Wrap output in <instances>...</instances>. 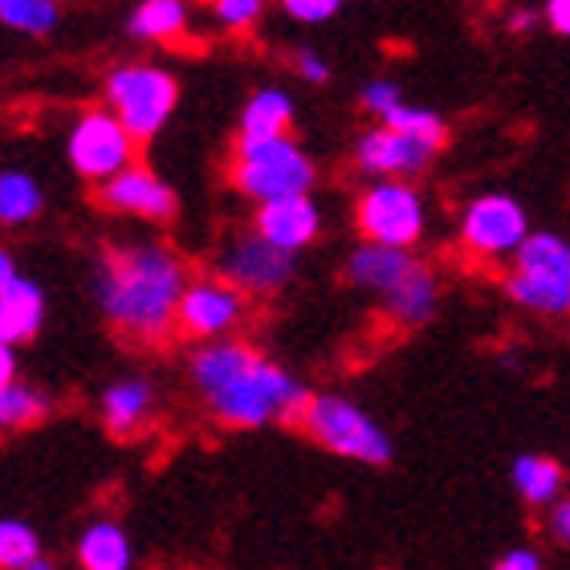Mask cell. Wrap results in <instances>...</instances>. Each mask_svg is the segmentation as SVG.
I'll return each mask as SVG.
<instances>
[{"label":"cell","instance_id":"cell-1","mask_svg":"<svg viewBox=\"0 0 570 570\" xmlns=\"http://www.w3.org/2000/svg\"><path fill=\"white\" fill-rule=\"evenodd\" d=\"M188 383L200 395L204 412L228 432L297 424L309 400V387L297 375L233 334L208 338L191 351Z\"/></svg>","mask_w":570,"mask_h":570},{"label":"cell","instance_id":"cell-2","mask_svg":"<svg viewBox=\"0 0 570 570\" xmlns=\"http://www.w3.org/2000/svg\"><path fill=\"white\" fill-rule=\"evenodd\" d=\"M188 262L164 240H122L98 253L90 297L110 331L127 343H164L176 331L179 297L188 289Z\"/></svg>","mask_w":570,"mask_h":570},{"label":"cell","instance_id":"cell-3","mask_svg":"<svg viewBox=\"0 0 570 570\" xmlns=\"http://www.w3.org/2000/svg\"><path fill=\"white\" fill-rule=\"evenodd\" d=\"M346 282L375 297L383 318L395 322L400 331H416V326L436 318L440 282L432 274V265L420 262L412 249L363 240L346 257Z\"/></svg>","mask_w":570,"mask_h":570},{"label":"cell","instance_id":"cell-4","mask_svg":"<svg viewBox=\"0 0 570 570\" xmlns=\"http://www.w3.org/2000/svg\"><path fill=\"white\" fill-rule=\"evenodd\" d=\"M228 184L253 204L282 200V196H302L318 184V164L314 155L294 139H237L233 159H228Z\"/></svg>","mask_w":570,"mask_h":570},{"label":"cell","instance_id":"cell-5","mask_svg":"<svg viewBox=\"0 0 570 570\" xmlns=\"http://www.w3.org/2000/svg\"><path fill=\"white\" fill-rule=\"evenodd\" d=\"M297 428L306 432L314 444H322L326 452L343 456V461L371 464V469H383L392 464L395 444L387 436V428L371 416L367 407H358L355 400H346L338 392H309Z\"/></svg>","mask_w":570,"mask_h":570},{"label":"cell","instance_id":"cell-6","mask_svg":"<svg viewBox=\"0 0 570 570\" xmlns=\"http://www.w3.org/2000/svg\"><path fill=\"white\" fill-rule=\"evenodd\" d=\"M505 294L513 306L567 318L570 314V240L559 233H530L505 269Z\"/></svg>","mask_w":570,"mask_h":570},{"label":"cell","instance_id":"cell-7","mask_svg":"<svg viewBox=\"0 0 570 570\" xmlns=\"http://www.w3.org/2000/svg\"><path fill=\"white\" fill-rule=\"evenodd\" d=\"M102 102H107L127 131L142 142L159 139L167 131V122L179 107V78L155 61H127L115 66L102 82Z\"/></svg>","mask_w":570,"mask_h":570},{"label":"cell","instance_id":"cell-8","mask_svg":"<svg viewBox=\"0 0 570 570\" xmlns=\"http://www.w3.org/2000/svg\"><path fill=\"white\" fill-rule=\"evenodd\" d=\"M355 228L363 240L416 249L428 233V204L412 179L380 176L358 191L355 200Z\"/></svg>","mask_w":570,"mask_h":570},{"label":"cell","instance_id":"cell-9","mask_svg":"<svg viewBox=\"0 0 570 570\" xmlns=\"http://www.w3.org/2000/svg\"><path fill=\"white\" fill-rule=\"evenodd\" d=\"M139 139L127 131V122L102 102V107H86L66 131V159L70 171L86 184H107L115 171L135 164Z\"/></svg>","mask_w":570,"mask_h":570},{"label":"cell","instance_id":"cell-10","mask_svg":"<svg viewBox=\"0 0 570 570\" xmlns=\"http://www.w3.org/2000/svg\"><path fill=\"white\" fill-rule=\"evenodd\" d=\"M216 274L245 289L249 297H274L297 274V253L282 249L269 237H262L257 228L228 237L216 253Z\"/></svg>","mask_w":570,"mask_h":570},{"label":"cell","instance_id":"cell-11","mask_svg":"<svg viewBox=\"0 0 570 570\" xmlns=\"http://www.w3.org/2000/svg\"><path fill=\"white\" fill-rule=\"evenodd\" d=\"M461 249L473 262H510L518 245L530 237V216L505 191H485L461 213Z\"/></svg>","mask_w":570,"mask_h":570},{"label":"cell","instance_id":"cell-12","mask_svg":"<svg viewBox=\"0 0 570 570\" xmlns=\"http://www.w3.org/2000/svg\"><path fill=\"white\" fill-rule=\"evenodd\" d=\"M249 314V294L237 289L228 277H191L176 309V331L184 338L208 343V338H225L245 322Z\"/></svg>","mask_w":570,"mask_h":570},{"label":"cell","instance_id":"cell-13","mask_svg":"<svg viewBox=\"0 0 570 570\" xmlns=\"http://www.w3.org/2000/svg\"><path fill=\"white\" fill-rule=\"evenodd\" d=\"M98 204L119 216L151 220V225H167V220H176V213H179L176 188H171L155 167L139 164V159L127 164L122 171H115L107 184H98Z\"/></svg>","mask_w":570,"mask_h":570},{"label":"cell","instance_id":"cell-14","mask_svg":"<svg viewBox=\"0 0 570 570\" xmlns=\"http://www.w3.org/2000/svg\"><path fill=\"white\" fill-rule=\"evenodd\" d=\"M436 155H440V142H428L407 131H395V127H387V122H375V127L358 135L355 147H351L355 167L371 179H380V176L416 179L420 171L432 167Z\"/></svg>","mask_w":570,"mask_h":570},{"label":"cell","instance_id":"cell-15","mask_svg":"<svg viewBox=\"0 0 570 570\" xmlns=\"http://www.w3.org/2000/svg\"><path fill=\"white\" fill-rule=\"evenodd\" d=\"M253 228L269 237L274 245L289 253L309 249L322 233V208L314 200V191H302V196H282V200H265L253 204Z\"/></svg>","mask_w":570,"mask_h":570},{"label":"cell","instance_id":"cell-16","mask_svg":"<svg viewBox=\"0 0 570 570\" xmlns=\"http://www.w3.org/2000/svg\"><path fill=\"white\" fill-rule=\"evenodd\" d=\"M155 407H159V392L147 375H122L102 392L98 400V412H102V424L115 440L139 436L142 428L155 420Z\"/></svg>","mask_w":570,"mask_h":570},{"label":"cell","instance_id":"cell-17","mask_svg":"<svg viewBox=\"0 0 570 570\" xmlns=\"http://www.w3.org/2000/svg\"><path fill=\"white\" fill-rule=\"evenodd\" d=\"M46 326V289L33 277H17L0 289V343H33Z\"/></svg>","mask_w":570,"mask_h":570},{"label":"cell","instance_id":"cell-18","mask_svg":"<svg viewBox=\"0 0 570 570\" xmlns=\"http://www.w3.org/2000/svg\"><path fill=\"white\" fill-rule=\"evenodd\" d=\"M297 102L285 86H262L245 98L237 119V139H277L294 131Z\"/></svg>","mask_w":570,"mask_h":570},{"label":"cell","instance_id":"cell-19","mask_svg":"<svg viewBox=\"0 0 570 570\" xmlns=\"http://www.w3.org/2000/svg\"><path fill=\"white\" fill-rule=\"evenodd\" d=\"M127 33L147 46H184L191 37L188 0H139L127 17Z\"/></svg>","mask_w":570,"mask_h":570},{"label":"cell","instance_id":"cell-20","mask_svg":"<svg viewBox=\"0 0 570 570\" xmlns=\"http://www.w3.org/2000/svg\"><path fill=\"white\" fill-rule=\"evenodd\" d=\"M73 559H78L82 570H131L135 567L131 534H127L119 522H110V518H95V522L78 534Z\"/></svg>","mask_w":570,"mask_h":570},{"label":"cell","instance_id":"cell-21","mask_svg":"<svg viewBox=\"0 0 570 570\" xmlns=\"http://www.w3.org/2000/svg\"><path fill=\"white\" fill-rule=\"evenodd\" d=\"M46 208V188L24 167H0V228H21Z\"/></svg>","mask_w":570,"mask_h":570},{"label":"cell","instance_id":"cell-22","mask_svg":"<svg viewBox=\"0 0 570 570\" xmlns=\"http://www.w3.org/2000/svg\"><path fill=\"white\" fill-rule=\"evenodd\" d=\"M510 476H513L518 498H522L525 505H554L559 493H562V481H567L562 464L554 461V456H538V452L518 456Z\"/></svg>","mask_w":570,"mask_h":570},{"label":"cell","instance_id":"cell-23","mask_svg":"<svg viewBox=\"0 0 570 570\" xmlns=\"http://www.w3.org/2000/svg\"><path fill=\"white\" fill-rule=\"evenodd\" d=\"M53 412V400H49L41 387H29V383L12 380L0 383V432H21V428H33Z\"/></svg>","mask_w":570,"mask_h":570},{"label":"cell","instance_id":"cell-24","mask_svg":"<svg viewBox=\"0 0 570 570\" xmlns=\"http://www.w3.org/2000/svg\"><path fill=\"white\" fill-rule=\"evenodd\" d=\"M0 570H49L41 534L24 518H0Z\"/></svg>","mask_w":570,"mask_h":570},{"label":"cell","instance_id":"cell-25","mask_svg":"<svg viewBox=\"0 0 570 570\" xmlns=\"http://www.w3.org/2000/svg\"><path fill=\"white\" fill-rule=\"evenodd\" d=\"M0 24L24 37H49L61 24V0H0Z\"/></svg>","mask_w":570,"mask_h":570},{"label":"cell","instance_id":"cell-26","mask_svg":"<svg viewBox=\"0 0 570 570\" xmlns=\"http://www.w3.org/2000/svg\"><path fill=\"white\" fill-rule=\"evenodd\" d=\"M265 9H269V0H208V17L220 33H253L257 24H262Z\"/></svg>","mask_w":570,"mask_h":570},{"label":"cell","instance_id":"cell-27","mask_svg":"<svg viewBox=\"0 0 570 570\" xmlns=\"http://www.w3.org/2000/svg\"><path fill=\"white\" fill-rule=\"evenodd\" d=\"M380 122H387V127H395V131L416 135V139L440 142V147H444V139H449V127H444V119H440L436 110L416 107V102H400V107L387 110Z\"/></svg>","mask_w":570,"mask_h":570},{"label":"cell","instance_id":"cell-28","mask_svg":"<svg viewBox=\"0 0 570 570\" xmlns=\"http://www.w3.org/2000/svg\"><path fill=\"white\" fill-rule=\"evenodd\" d=\"M277 4L297 24H326L338 17V9H343L346 0H277Z\"/></svg>","mask_w":570,"mask_h":570},{"label":"cell","instance_id":"cell-29","mask_svg":"<svg viewBox=\"0 0 570 570\" xmlns=\"http://www.w3.org/2000/svg\"><path fill=\"white\" fill-rule=\"evenodd\" d=\"M358 102H363V110H367V115L383 119L387 110H395L400 102H404V90H400V86H395L392 78H371V82L363 86Z\"/></svg>","mask_w":570,"mask_h":570},{"label":"cell","instance_id":"cell-30","mask_svg":"<svg viewBox=\"0 0 570 570\" xmlns=\"http://www.w3.org/2000/svg\"><path fill=\"white\" fill-rule=\"evenodd\" d=\"M289 66H294L297 78H302V82H309V86L331 82V58H326L322 49H309V46L294 49V53H289Z\"/></svg>","mask_w":570,"mask_h":570},{"label":"cell","instance_id":"cell-31","mask_svg":"<svg viewBox=\"0 0 570 570\" xmlns=\"http://www.w3.org/2000/svg\"><path fill=\"white\" fill-rule=\"evenodd\" d=\"M538 567H542V559H538V550H530V547H518L498 559V570H538Z\"/></svg>","mask_w":570,"mask_h":570},{"label":"cell","instance_id":"cell-32","mask_svg":"<svg viewBox=\"0 0 570 570\" xmlns=\"http://www.w3.org/2000/svg\"><path fill=\"white\" fill-rule=\"evenodd\" d=\"M550 534L559 538L562 547H570V498L550 505Z\"/></svg>","mask_w":570,"mask_h":570},{"label":"cell","instance_id":"cell-33","mask_svg":"<svg viewBox=\"0 0 570 570\" xmlns=\"http://www.w3.org/2000/svg\"><path fill=\"white\" fill-rule=\"evenodd\" d=\"M547 24L559 37H570V0H547Z\"/></svg>","mask_w":570,"mask_h":570},{"label":"cell","instance_id":"cell-34","mask_svg":"<svg viewBox=\"0 0 570 570\" xmlns=\"http://www.w3.org/2000/svg\"><path fill=\"white\" fill-rule=\"evenodd\" d=\"M17 371H21L17 346H12V343H0V383H12V380H17Z\"/></svg>","mask_w":570,"mask_h":570},{"label":"cell","instance_id":"cell-35","mask_svg":"<svg viewBox=\"0 0 570 570\" xmlns=\"http://www.w3.org/2000/svg\"><path fill=\"white\" fill-rule=\"evenodd\" d=\"M17 277H21V269H17V257L0 245V289H4L9 282H17Z\"/></svg>","mask_w":570,"mask_h":570},{"label":"cell","instance_id":"cell-36","mask_svg":"<svg viewBox=\"0 0 570 570\" xmlns=\"http://www.w3.org/2000/svg\"><path fill=\"white\" fill-rule=\"evenodd\" d=\"M510 29H513V33H530V29H534V12H530V9L510 12Z\"/></svg>","mask_w":570,"mask_h":570}]
</instances>
